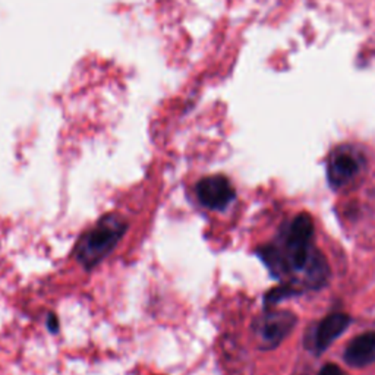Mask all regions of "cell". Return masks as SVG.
<instances>
[{
  "label": "cell",
  "mask_w": 375,
  "mask_h": 375,
  "mask_svg": "<svg viewBox=\"0 0 375 375\" xmlns=\"http://www.w3.org/2000/svg\"><path fill=\"white\" fill-rule=\"evenodd\" d=\"M128 222L121 214L112 213L100 219L79 238L75 247L78 263L85 268H94L118 247L125 235Z\"/></svg>",
  "instance_id": "1"
},
{
  "label": "cell",
  "mask_w": 375,
  "mask_h": 375,
  "mask_svg": "<svg viewBox=\"0 0 375 375\" xmlns=\"http://www.w3.org/2000/svg\"><path fill=\"white\" fill-rule=\"evenodd\" d=\"M197 198L210 210H223L235 199V188L222 175H213L197 183Z\"/></svg>",
  "instance_id": "3"
},
{
  "label": "cell",
  "mask_w": 375,
  "mask_h": 375,
  "mask_svg": "<svg viewBox=\"0 0 375 375\" xmlns=\"http://www.w3.org/2000/svg\"><path fill=\"white\" fill-rule=\"evenodd\" d=\"M296 316L291 311H267L254 326L259 348L273 349L295 328Z\"/></svg>",
  "instance_id": "2"
},
{
  "label": "cell",
  "mask_w": 375,
  "mask_h": 375,
  "mask_svg": "<svg viewBox=\"0 0 375 375\" xmlns=\"http://www.w3.org/2000/svg\"><path fill=\"white\" fill-rule=\"evenodd\" d=\"M319 375H344V374L336 364H327L321 368Z\"/></svg>",
  "instance_id": "8"
},
{
  "label": "cell",
  "mask_w": 375,
  "mask_h": 375,
  "mask_svg": "<svg viewBox=\"0 0 375 375\" xmlns=\"http://www.w3.org/2000/svg\"><path fill=\"white\" fill-rule=\"evenodd\" d=\"M360 170V158L352 148H340L330 157L327 176L333 186L351 182Z\"/></svg>",
  "instance_id": "4"
},
{
  "label": "cell",
  "mask_w": 375,
  "mask_h": 375,
  "mask_svg": "<svg viewBox=\"0 0 375 375\" xmlns=\"http://www.w3.org/2000/svg\"><path fill=\"white\" fill-rule=\"evenodd\" d=\"M344 360L351 367L364 368L375 360V333L360 335L355 337L344 352Z\"/></svg>",
  "instance_id": "6"
},
{
  "label": "cell",
  "mask_w": 375,
  "mask_h": 375,
  "mask_svg": "<svg viewBox=\"0 0 375 375\" xmlns=\"http://www.w3.org/2000/svg\"><path fill=\"white\" fill-rule=\"evenodd\" d=\"M349 324H351L349 315L340 312L328 315L315 330V339H314L315 352L320 353L326 351L328 346L349 327Z\"/></svg>",
  "instance_id": "5"
},
{
  "label": "cell",
  "mask_w": 375,
  "mask_h": 375,
  "mask_svg": "<svg viewBox=\"0 0 375 375\" xmlns=\"http://www.w3.org/2000/svg\"><path fill=\"white\" fill-rule=\"evenodd\" d=\"M49 327H50L52 331H57V327H59V324H57L56 315H50L49 316Z\"/></svg>",
  "instance_id": "9"
},
{
  "label": "cell",
  "mask_w": 375,
  "mask_h": 375,
  "mask_svg": "<svg viewBox=\"0 0 375 375\" xmlns=\"http://www.w3.org/2000/svg\"><path fill=\"white\" fill-rule=\"evenodd\" d=\"M295 289L292 286H282V287H277V289H274L271 292L267 293L266 296V305H273L276 304V302H279L280 299H283L284 296H291V295H295Z\"/></svg>",
  "instance_id": "7"
}]
</instances>
